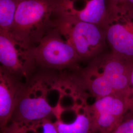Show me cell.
<instances>
[{
	"label": "cell",
	"mask_w": 133,
	"mask_h": 133,
	"mask_svg": "<svg viewBox=\"0 0 133 133\" xmlns=\"http://www.w3.org/2000/svg\"><path fill=\"white\" fill-rule=\"evenodd\" d=\"M26 82L0 67V128L5 133Z\"/></svg>",
	"instance_id": "9"
},
{
	"label": "cell",
	"mask_w": 133,
	"mask_h": 133,
	"mask_svg": "<svg viewBox=\"0 0 133 133\" xmlns=\"http://www.w3.org/2000/svg\"><path fill=\"white\" fill-rule=\"evenodd\" d=\"M111 86L115 95L130 98L133 61L111 52L103 54L88 63Z\"/></svg>",
	"instance_id": "6"
},
{
	"label": "cell",
	"mask_w": 133,
	"mask_h": 133,
	"mask_svg": "<svg viewBox=\"0 0 133 133\" xmlns=\"http://www.w3.org/2000/svg\"><path fill=\"white\" fill-rule=\"evenodd\" d=\"M105 133H133V115L127 114L115 128Z\"/></svg>",
	"instance_id": "12"
},
{
	"label": "cell",
	"mask_w": 133,
	"mask_h": 133,
	"mask_svg": "<svg viewBox=\"0 0 133 133\" xmlns=\"http://www.w3.org/2000/svg\"><path fill=\"white\" fill-rule=\"evenodd\" d=\"M111 52L133 61V16L119 12L109 19L105 28Z\"/></svg>",
	"instance_id": "7"
},
{
	"label": "cell",
	"mask_w": 133,
	"mask_h": 133,
	"mask_svg": "<svg viewBox=\"0 0 133 133\" xmlns=\"http://www.w3.org/2000/svg\"><path fill=\"white\" fill-rule=\"evenodd\" d=\"M61 0H19L14 22L8 33L34 48L57 26Z\"/></svg>",
	"instance_id": "1"
},
{
	"label": "cell",
	"mask_w": 133,
	"mask_h": 133,
	"mask_svg": "<svg viewBox=\"0 0 133 133\" xmlns=\"http://www.w3.org/2000/svg\"><path fill=\"white\" fill-rule=\"evenodd\" d=\"M54 124L59 133H93L92 120L86 105L72 122L66 123L58 119Z\"/></svg>",
	"instance_id": "10"
},
{
	"label": "cell",
	"mask_w": 133,
	"mask_h": 133,
	"mask_svg": "<svg viewBox=\"0 0 133 133\" xmlns=\"http://www.w3.org/2000/svg\"><path fill=\"white\" fill-rule=\"evenodd\" d=\"M126 0H109L110 17L109 19L115 16L118 12L119 8Z\"/></svg>",
	"instance_id": "13"
},
{
	"label": "cell",
	"mask_w": 133,
	"mask_h": 133,
	"mask_svg": "<svg viewBox=\"0 0 133 133\" xmlns=\"http://www.w3.org/2000/svg\"><path fill=\"white\" fill-rule=\"evenodd\" d=\"M131 87L132 91L133 90V68L132 73H131Z\"/></svg>",
	"instance_id": "16"
},
{
	"label": "cell",
	"mask_w": 133,
	"mask_h": 133,
	"mask_svg": "<svg viewBox=\"0 0 133 133\" xmlns=\"http://www.w3.org/2000/svg\"><path fill=\"white\" fill-rule=\"evenodd\" d=\"M42 121V133H59L54 123L48 118H44Z\"/></svg>",
	"instance_id": "14"
},
{
	"label": "cell",
	"mask_w": 133,
	"mask_h": 133,
	"mask_svg": "<svg viewBox=\"0 0 133 133\" xmlns=\"http://www.w3.org/2000/svg\"><path fill=\"white\" fill-rule=\"evenodd\" d=\"M19 0H0V31L9 32L14 22Z\"/></svg>",
	"instance_id": "11"
},
{
	"label": "cell",
	"mask_w": 133,
	"mask_h": 133,
	"mask_svg": "<svg viewBox=\"0 0 133 133\" xmlns=\"http://www.w3.org/2000/svg\"><path fill=\"white\" fill-rule=\"evenodd\" d=\"M34 55L38 68L60 71H75L81 68L74 48L57 26L34 48Z\"/></svg>",
	"instance_id": "3"
},
{
	"label": "cell",
	"mask_w": 133,
	"mask_h": 133,
	"mask_svg": "<svg viewBox=\"0 0 133 133\" xmlns=\"http://www.w3.org/2000/svg\"><path fill=\"white\" fill-rule=\"evenodd\" d=\"M128 114H131V115H133V109H132V110H131L130 111H129L128 112Z\"/></svg>",
	"instance_id": "17"
},
{
	"label": "cell",
	"mask_w": 133,
	"mask_h": 133,
	"mask_svg": "<svg viewBox=\"0 0 133 133\" xmlns=\"http://www.w3.org/2000/svg\"><path fill=\"white\" fill-rule=\"evenodd\" d=\"M0 67L27 82L38 68L34 48L0 31Z\"/></svg>",
	"instance_id": "4"
},
{
	"label": "cell",
	"mask_w": 133,
	"mask_h": 133,
	"mask_svg": "<svg viewBox=\"0 0 133 133\" xmlns=\"http://www.w3.org/2000/svg\"><path fill=\"white\" fill-rule=\"evenodd\" d=\"M96 133H105L115 128L125 119L130 108V99L110 95L86 105Z\"/></svg>",
	"instance_id": "5"
},
{
	"label": "cell",
	"mask_w": 133,
	"mask_h": 133,
	"mask_svg": "<svg viewBox=\"0 0 133 133\" xmlns=\"http://www.w3.org/2000/svg\"><path fill=\"white\" fill-rule=\"evenodd\" d=\"M57 27L71 43L81 63L99 57L108 45L105 30L97 24L61 15Z\"/></svg>",
	"instance_id": "2"
},
{
	"label": "cell",
	"mask_w": 133,
	"mask_h": 133,
	"mask_svg": "<svg viewBox=\"0 0 133 133\" xmlns=\"http://www.w3.org/2000/svg\"><path fill=\"white\" fill-rule=\"evenodd\" d=\"M118 12H123L133 16V0H126L118 10Z\"/></svg>",
	"instance_id": "15"
},
{
	"label": "cell",
	"mask_w": 133,
	"mask_h": 133,
	"mask_svg": "<svg viewBox=\"0 0 133 133\" xmlns=\"http://www.w3.org/2000/svg\"><path fill=\"white\" fill-rule=\"evenodd\" d=\"M61 15L97 24L105 29L110 17L109 0H61Z\"/></svg>",
	"instance_id": "8"
}]
</instances>
